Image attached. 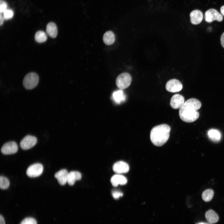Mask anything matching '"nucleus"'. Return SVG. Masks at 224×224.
Here are the masks:
<instances>
[{"instance_id":"obj_12","label":"nucleus","mask_w":224,"mask_h":224,"mask_svg":"<svg viewBox=\"0 0 224 224\" xmlns=\"http://www.w3.org/2000/svg\"><path fill=\"white\" fill-rule=\"evenodd\" d=\"M191 23L194 25L200 23L203 19L202 12L200 10H195L192 11L190 14Z\"/></svg>"},{"instance_id":"obj_19","label":"nucleus","mask_w":224,"mask_h":224,"mask_svg":"<svg viewBox=\"0 0 224 224\" xmlns=\"http://www.w3.org/2000/svg\"><path fill=\"white\" fill-rule=\"evenodd\" d=\"M208 135L209 138L214 142L219 141L221 139V134L217 130L211 129L208 132Z\"/></svg>"},{"instance_id":"obj_27","label":"nucleus","mask_w":224,"mask_h":224,"mask_svg":"<svg viewBox=\"0 0 224 224\" xmlns=\"http://www.w3.org/2000/svg\"><path fill=\"white\" fill-rule=\"evenodd\" d=\"M113 197L115 198H118L120 196H122L123 195L122 193L119 191H114L112 193Z\"/></svg>"},{"instance_id":"obj_14","label":"nucleus","mask_w":224,"mask_h":224,"mask_svg":"<svg viewBox=\"0 0 224 224\" xmlns=\"http://www.w3.org/2000/svg\"><path fill=\"white\" fill-rule=\"evenodd\" d=\"M110 182L113 186L116 187L119 184L123 185L126 184L127 180L125 177L122 175H115L112 177Z\"/></svg>"},{"instance_id":"obj_23","label":"nucleus","mask_w":224,"mask_h":224,"mask_svg":"<svg viewBox=\"0 0 224 224\" xmlns=\"http://www.w3.org/2000/svg\"><path fill=\"white\" fill-rule=\"evenodd\" d=\"M10 185V182L8 179L6 177H0V188L1 189H7Z\"/></svg>"},{"instance_id":"obj_18","label":"nucleus","mask_w":224,"mask_h":224,"mask_svg":"<svg viewBox=\"0 0 224 224\" xmlns=\"http://www.w3.org/2000/svg\"><path fill=\"white\" fill-rule=\"evenodd\" d=\"M103 40L104 43L107 45L113 44L115 40V36L114 33L111 31L106 32L104 35Z\"/></svg>"},{"instance_id":"obj_3","label":"nucleus","mask_w":224,"mask_h":224,"mask_svg":"<svg viewBox=\"0 0 224 224\" xmlns=\"http://www.w3.org/2000/svg\"><path fill=\"white\" fill-rule=\"evenodd\" d=\"M39 81L38 75L35 73L30 72L25 77L23 81V84L26 89L31 90L37 85Z\"/></svg>"},{"instance_id":"obj_20","label":"nucleus","mask_w":224,"mask_h":224,"mask_svg":"<svg viewBox=\"0 0 224 224\" xmlns=\"http://www.w3.org/2000/svg\"><path fill=\"white\" fill-rule=\"evenodd\" d=\"M112 96L114 101L117 103H119L125 100V97L122 90L114 92Z\"/></svg>"},{"instance_id":"obj_2","label":"nucleus","mask_w":224,"mask_h":224,"mask_svg":"<svg viewBox=\"0 0 224 224\" xmlns=\"http://www.w3.org/2000/svg\"><path fill=\"white\" fill-rule=\"evenodd\" d=\"M170 131V127L166 124L154 127L151 129L150 134V139L152 142L156 146H162L168 140Z\"/></svg>"},{"instance_id":"obj_22","label":"nucleus","mask_w":224,"mask_h":224,"mask_svg":"<svg viewBox=\"0 0 224 224\" xmlns=\"http://www.w3.org/2000/svg\"><path fill=\"white\" fill-rule=\"evenodd\" d=\"M213 195V191L211 189H208L205 190L203 192L202 197L204 201L208 202L212 200Z\"/></svg>"},{"instance_id":"obj_31","label":"nucleus","mask_w":224,"mask_h":224,"mask_svg":"<svg viewBox=\"0 0 224 224\" xmlns=\"http://www.w3.org/2000/svg\"><path fill=\"white\" fill-rule=\"evenodd\" d=\"M220 12L222 15L224 16V5L221 7Z\"/></svg>"},{"instance_id":"obj_21","label":"nucleus","mask_w":224,"mask_h":224,"mask_svg":"<svg viewBox=\"0 0 224 224\" xmlns=\"http://www.w3.org/2000/svg\"><path fill=\"white\" fill-rule=\"evenodd\" d=\"M35 39L37 42L42 43L45 42L47 40V36L44 31L40 30L36 33Z\"/></svg>"},{"instance_id":"obj_28","label":"nucleus","mask_w":224,"mask_h":224,"mask_svg":"<svg viewBox=\"0 0 224 224\" xmlns=\"http://www.w3.org/2000/svg\"><path fill=\"white\" fill-rule=\"evenodd\" d=\"M221 43L222 47L224 48V32L222 34L220 38Z\"/></svg>"},{"instance_id":"obj_5","label":"nucleus","mask_w":224,"mask_h":224,"mask_svg":"<svg viewBox=\"0 0 224 224\" xmlns=\"http://www.w3.org/2000/svg\"><path fill=\"white\" fill-rule=\"evenodd\" d=\"M204 18L206 22L210 23L214 20L219 22L223 20V17L217 10L211 8L205 12Z\"/></svg>"},{"instance_id":"obj_4","label":"nucleus","mask_w":224,"mask_h":224,"mask_svg":"<svg viewBox=\"0 0 224 224\" xmlns=\"http://www.w3.org/2000/svg\"><path fill=\"white\" fill-rule=\"evenodd\" d=\"M132 77L130 74L127 72H124L117 77L116 84L118 88L121 90H123L130 85Z\"/></svg>"},{"instance_id":"obj_30","label":"nucleus","mask_w":224,"mask_h":224,"mask_svg":"<svg viewBox=\"0 0 224 224\" xmlns=\"http://www.w3.org/2000/svg\"><path fill=\"white\" fill-rule=\"evenodd\" d=\"M0 224H5L4 219L1 214L0 216Z\"/></svg>"},{"instance_id":"obj_26","label":"nucleus","mask_w":224,"mask_h":224,"mask_svg":"<svg viewBox=\"0 0 224 224\" xmlns=\"http://www.w3.org/2000/svg\"><path fill=\"white\" fill-rule=\"evenodd\" d=\"M7 4L3 0L0 1V13L3 12L7 9Z\"/></svg>"},{"instance_id":"obj_29","label":"nucleus","mask_w":224,"mask_h":224,"mask_svg":"<svg viewBox=\"0 0 224 224\" xmlns=\"http://www.w3.org/2000/svg\"><path fill=\"white\" fill-rule=\"evenodd\" d=\"M4 18L3 17V15H2V13H0V26H2L4 22Z\"/></svg>"},{"instance_id":"obj_13","label":"nucleus","mask_w":224,"mask_h":224,"mask_svg":"<svg viewBox=\"0 0 224 224\" xmlns=\"http://www.w3.org/2000/svg\"><path fill=\"white\" fill-rule=\"evenodd\" d=\"M68 171L65 169H62L54 174V177L57 179L58 183L61 185H65L67 182Z\"/></svg>"},{"instance_id":"obj_25","label":"nucleus","mask_w":224,"mask_h":224,"mask_svg":"<svg viewBox=\"0 0 224 224\" xmlns=\"http://www.w3.org/2000/svg\"><path fill=\"white\" fill-rule=\"evenodd\" d=\"M3 16L5 20H9L11 19L13 16V11L9 9H7L3 12Z\"/></svg>"},{"instance_id":"obj_10","label":"nucleus","mask_w":224,"mask_h":224,"mask_svg":"<svg viewBox=\"0 0 224 224\" xmlns=\"http://www.w3.org/2000/svg\"><path fill=\"white\" fill-rule=\"evenodd\" d=\"M184 103V97L179 94L173 95L171 98L170 105L171 107L174 109L180 108Z\"/></svg>"},{"instance_id":"obj_17","label":"nucleus","mask_w":224,"mask_h":224,"mask_svg":"<svg viewBox=\"0 0 224 224\" xmlns=\"http://www.w3.org/2000/svg\"><path fill=\"white\" fill-rule=\"evenodd\" d=\"M46 32L50 37L55 38L57 35L58 32L56 25L53 22L48 23L46 27Z\"/></svg>"},{"instance_id":"obj_8","label":"nucleus","mask_w":224,"mask_h":224,"mask_svg":"<svg viewBox=\"0 0 224 224\" xmlns=\"http://www.w3.org/2000/svg\"><path fill=\"white\" fill-rule=\"evenodd\" d=\"M18 149L16 143L14 141H10L4 144L1 148L2 153L4 155H10L16 153Z\"/></svg>"},{"instance_id":"obj_11","label":"nucleus","mask_w":224,"mask_h":224,"mask_svg":"<svg viewBox=\"0 0 224 224\" xmlns=\"http://www.w3.org/2000/svg\"><path fill=\"white\" fill-rule=\"evenodd\" d=\"M129 169L128 164L127 163L121 161L116 162L113 166V171L118 174L126 173L128 172Z\"/></svg>"},{"instance_id":"obj_15","label":"nucleus","mask_w":224,"mask_h":224,"mask_svg":"<svg viewBox=\"0 0 224 224\" xmlns=\"http://www.w3.org/2000/svg\"><path fill=\"white\" fill-rule=\"evenodd\" d=\"M82 175L80 173L77 171H71L68 173L67 182L70 185H73L76 180L81 179Z\"/></svg>"},{"instance_id":"obj_7","label":"nucleus","mask_w":224,"mask_h":224,"mask_svg":"<svg viewBox=\"0 0 224 224\" xmlns=\"http://www.w3.org/2000/svg\"><path fill=\"white\" fill-rule=\"evenodd\" d=\"M37 139L34 136L27 135L25 136L21 141L20 145L21 147L25 150L30 149L36 144Z\"/></svg>"},{"instance_id":"obj_32","label":"nucleus","mask_w":224,"mask_h":224,"mask_svg":"<svg viewBox=\"0 0 224 224\" xmlns=\"http://www.w3.org/2000/svg\"><path fill=\"white\" fill-rule=\"evenodd\" d=\"M195 224H211L210 223H208L205 222H199L197 223H196Z\"/></svg>"},{"instance_id":"obj_6","label":"nucleus","mask_w":224,"mask_h":224,"mask_svg":"<svg viewBox=\"0 0 224 224\" xmlns=\"http://www.w3.org/2000/svg\"><path fill=\"white\" fill-rule=\"evenodd\" d=\"M43 170V165L39 163H35L30 166L26 171L27 175L30 177H35L40 176Z\"/></svg>"},{"instance_id":"obj_1","label":"nucleus","mask_w":224,"mask_h":224,"mask_svg":"<svg viewBox=\"0 0 224 224\" xmlns=\"http://www.w3.org/2000/svg\"><path fill=\"white\" fill-rule=\"evenodd\" d=\"M201 103L198 100L192 98L186 100L180 109L179 115L180 119L187 123H192L199 117L197 111L201 107Z\"/></svg>"},{"instance_id":"obj_24","label":"nucleus","mask_w":224,"mask_h":224,"mask_svg":"<svg viewBox=\"0 0 224 224\" xmlns=\"http://www.w3.org/2000/svg\"><path fill=\"white\" fill-rule=\"evenodd\" d=\"M20 224H37V223L35 218L28 217L24 219Z\"/></svg>"},{"instance_id":"obj_9","label":"nucleus","mask_w":224,"mask_h":224,"mask_svg":"<svg viewBox=\"0 0 224 224\" xmlns=\"http://www.w3.org/2000/svg\"><path fill=\"white\" fill-rule=\"evenodd\" d=\"M181 83L178 80L175 79L168 81L166 85V90L171 92H175L180 91L182 89Z\"/></svg>"},{"instance_id":"obj_16","label":"nucleus","mask_w":224,"mask_h":224,"mask_svg":"<svg viewBox=\"0 0 224 224\" xmlns=\"http://www.w3.org/2000/svg\"><path fill=\"white\" fill-rule=\"evenodd\" d=\"M205 217L207 221L211 224L215 223L219 220L218 215L212 209H210L206 212Z\"/></svg>"}]
</instances>
